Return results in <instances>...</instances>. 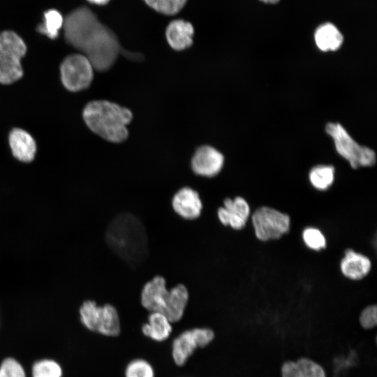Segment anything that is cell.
I'll use <instances>...</instances> for the list:
<instances>
[{
  "mask_svg": "<svg viewBox=\"0 0 377 377\" xmlns=\"http://www.w3.org/2000/svg\"><path fill=\"white\" fill-rule=\"evenodd\" d=\"M105 237L110 249L131 266L141 265L148 257L147 230L142 221L133 214L122 212L114 216Z\"/></svg>",
  "mask_w": 377,
  "mask_h": 377,
  "instance_id": "2",
  "label": "cell"
},
{
  "mask_svg": "<svg viewBox=\"0 0 377 377\" xmlns=\"http://www.w3.org/2000/svg\"><path fill=\"white\" fill-rule=\"evenodd\" d=\"M309 177L311 185L315 188L325 191L334 182V168L331 165H318L311 170Z\"/></svg>",
  "mask_w": 377,
  "mask_h": 377,
  "instance_id": "23",
  "label": "cell"
},
{
  "mask_svg": "<svg viewBox=\"0 0 377 377\" xmlns=\"http://www.w3.org/2000/svg\"><path fill=\"white\" fill-rule=\"evenodd\" d=\"M371 268V263L367 256L349 249L345 251L340 263L341 273L351 280L363 279L369 274Z\"/></svg>",
  "mask_w": 377,
  "mask_h": 377,
  "instance_id": "16",
  "label": "cell"
},
{
  "mask_svg": "<svg viewBox=\"0 0 377 377\" xmlns=\"http://www.w3.org/2000/svg\"><path fill=\"white\" fill-rule=\"evenodd\" d=\"M94 68L90 61L81 53L67 56L60 65L61 80L64 87L71 91L88 88L94 77Z\"/></svg>",
  "mask_w": 377,
  "mask_h": 377,
  "instance_id": "8",
  "label": "cell"
},
{
  "mask_svg": "<svg viewBox=\"0 0 377 377\" xmlns=\"http://www.w3.org/2000/svg\"><path fill=\"white\" fill-rule=\"evenodd\" d=\"M188 297V289L182 283L177 284L169 290L163 313L172 323L179 321L183 317Z\"/></svg>",
  "mask_w": 377,
  "mask_h": 377,
  "instance_id": "18",
  "label": "cell"
},
{
  "mask_svg": "<svg viewBox=\"0 0 377 377\" xmlns=\"http://www.w3.org/2000/svg\"><path fill=\"white\" fill-rule=\"evenodd\" d=\"M61 364L55 359L43 357L35 360L31 365L28 377H63Z\"/></svg>",
  "mask_w": 377,
  "mask_h": 377,
  "instance_id": "21",
  "label": "cell"
},
{
  "mask_svg": "<svg viewBox=\"0 0 377 377\" xmlns=\"http://www.w3.org/2000/svg\"><path fill=\"white\" fill-rule=\"evenodd\" d=\"M9 145L13 156L24 163L34 159L36 144L33 137L26 131L15 128L9 133Z\"/></svg>",
  "mask_w": 377,
  "mask_h": 377,
  "instance_id": "15",
  "label": "cell"
},
{
  "mask_svg": "<svg viewBox=\"0 0 377 377\" xmlns=\"http://www.w3.org/2000/svg\"><path fill=\"white\" fill-rule=\"evenodd\" d=\"M256 237L260 241L276 239L289 231L290 216L270 207L258 208L251 216Z\"/></svg>",
  "mask_w": 377,
  "mask_h": 377,
  "instance_id": "7",
  "label": "cell"
},
{
  "mask_svg": "<svg viewBox=\"0 0 377 377\" xmlns=\"http://www.w3.org/2000/svg\"><path fill=\"white\" fill-rule=\"evenodd\" d=\"M224 163L223 154L209 145L199 147L191 162L193 172L199 176L212 177L221 170Z\"/></svg>",
  "mask_w": 377,
  "mask_h": 377,
  "instance_id": "10",
  "label": "cell"
},
{
  "mask_svg": "<svg viewBox=\"0 0 377 377\" xmlns=\"http://www.w3.org/2000/svg\"><path fill=\"white\" fill-rule=\"evenodd\" d=\"M155 11L165 15H175L182 10L187 0H143Z\"/></svg>",
  "mask_w": 377,
  "mask_h": 377,
  "instance_id": "24",
  "label": "cell"
},
{
  "mask_svg": "<svg viewBox=\"0 0 377 377\" xmlns=\"http://www.w3.org/2000/svg\"><path fill=\"white\" fill-rule=\"evenodd\" d=\"M214 337V331L208 327H195L182 332L172 341L174 362L177 366H184L198 348L208 346Z\"/></svg>",
  "mask_w": 377,
  "mask_h": 377,
  "instance_id": "9",
  "label": "cell"
},
{
  "mask_svg": "<svg viewBox=\"0 0 377 377\" xmlns=\"http://www.w3.org/2000/svg\"><path fill=\"white\" fill-rule=\"evenodd\" d=\"M27 45L15 31L0 33V83L10 84L23 75L21 59L26 54Z\"/></svg>",
  "mask_w": 377,
  "mask_h": 377,
  "instance_id": "5",
  "label": "cell"
},
{
  "mask_svg": "<svg viewBox=\"0 0 377 377\" xmlns=\"http://www.w3.org/2000/svg\"><path fill=\"white\" fill-rule=\"evenodd\" d=\"M250 212L249 203L242 197L227 198L223 200V207L218 209L217 216L223 226L238 230L246 226Z\"/></svg>",
  "mask_w": 377,
  "mask_h": 377,
  "instance_id": "11",
  "label": "cell"
},
{
  "mask_svg": "<svg viewBox=\"0 0 377 377\" xmlns=\"http://www.w3.org/2000/svg\"><path fill=\"white\" fill-rule=\"evenodd\" d=\"M82 117L93 133L108 142L121 143L128 136L127 125L133 119V113L115 103L96 100L85 105Z\"/></svg>",
  "mask_w": 377,
  "mask_h": 377,
  "instance_id": "3",
  "label": "cell"
},
{
  "mask_svg": "<svg viewBox=\"0 0 377 377\" xmlns=\"http://www.w3.org/2000/svg\"><path fill=\"white\" fill-rule=\"evenodd\" d=\"M168 292L164 277L156 275L144 285L140 293L141 304L149 312L163 313Z\"/></svg>",
  "mask_w": 377,
  "mask_h": 377,
  "instance_id": "13",
  "label": "cell"
},
{
  "mask_svg": "<svg viewBox=\"0 0 377 377\" xmlns=\"http://www.w3.org/2000/svg\"><path fill=\"white\" fill-rule=\"evenodd\" d=\"M359 322L364 330H371L377 325V307L376 305H369L360 313Z\"/></svg>",
  "mask_w": 377,
  "mask_h": 377,
  "instance_id": "28",
  "label": "cell"
},
{
  "mask_svg": "<svg viewBox=\"0 0 377 377\" xmlns=\"http://www.w3.org/2000/svg\"><path fill=\"white\" fill-rule=\"evenodd\" d=\"M281 373L282 377H327L323 367L308 357L284 362Z\"/></svg>",
  "mask_w": 377,
  "mask_h": 377,
  "instance_id": "17",
  "label": "cell"
},
{
  "mask_svg": "<svg viewBox=\"0 0 377 377\" xmlns=\"http://www.w3.org/2000/svg\"><path fill=\"white\" fill-rule=\"evenodd\" d=\"M314 39L317 47L327 52L338 50L343 43V37L334 24L325 23L316 29Z\"/></svg>",
  "mask_w": 377,
  "mask_h": 377,
  "instance_id": "20",
  "label": "cell"
},
{
  "mask_svg": "<svg viewBox=\"0 0 377 377\" xmlns=\"http://www.w3.org/2000/svg\"><path fill=\"white\" fill-rule=\"evenodd\" d=\"M77 315L81 325L89 332L110 337L120 333L119 316L111 304L100 306L94 300H86L80 305Z\"/></svg>",
  "mask_w": 377,
  "mask_h": 377,
  "instance_id": "4",
  "label": "cell"
},
{
  "mask_svg": "<svg viewBox=\"0 0 377 377\" xmlns=\"http://www.w3.org/2000/svg\"><path fill=\"white\" fill-rule=\"evenodd\" d=\"M326 132L333 138L337 152L350 163L353 168L375 164V152L358 145L340 124L328 123Z\"/></svg>",
  "mask_w": 377,
  "mask_h": 377,
  "instance_id": "6",
  "label": "cell"
},
{
  "mask_svg": "<svg viewBox=\"0 0 377 377\" xmlns=\"http://www.w3.org/2000/svg\"><path fill=\"white\" fill-rule=\"evenodd\" d=\"M265 3H271V4H273V3H276L279 1V0H260Z\"/></svg>",
  "mask_w": 377,
  "mask_h": 377,
  "instance_id": "30",
  "label": "cell"
},
{
  "mask_svg": "<svg viewBox=\"0 0 377 377\" xmlns=\"http://www.w3.org/2000/svg\"><path fill=\"white\" fill-rule=\"evenodd\" d=\"M125 377H155L152 365L146 360L138 358L128 362L126 365Z\"/></svg>",
  "mask_w": 377,
  "mask_h": 377,
  "instance_id": "25",
  "label": "cell"
},
{
  "mask_svg": "<svg viewBox=\"0 0 377 377\" xmlns=\"http://www.w3.org/2000/svg\"><path fill=\"white\" fill-rule=\"evenodd\" d=\"M171 203L174 212L186 220L198 219L203 208L198 192L189 186L179 189L174 194Z\"/></svg>",
  "mask_w": 377,
  "mask_h": 377,
  "instance_id": "12",
  "label": "cell"
},
{
  "mask_svg": "<svg viewBox=\"0 0 377 377\" xmlns=\"http://www.w3.org/2000/svg\"><path fill=\"white\" fill-rule=\"evenodd\" d=\"M0 377H28V373L22 362L8 356L0 362Z\"/></svg>",
  "mask_w": 377,
  "mask_h": 377,
  "instance_id": "26",
  "label": "cell"
},
{
  "mask_svg": "<svg viewBox=\"0 0 377 377\" xmlns=\"http://www.w3.org/2000/svg\"><path fill=\"white\" fill-rule=\"evenodd\" d=\"M87 1L93 4L103 6L109 3L110 0H87Z\"/></svg>",
  "mask_w": 377,
  "mask_h": 377,
  "instance_id": "29",
  "label": "cell"
},
{
  "mask_svg": "<svg viewBox=\"0 0 377 377\" xmlns=\"http://www.w3.org/2000/svg\"><path fill=\"white\" fill-rule=\"evenodd\" d=\"M165 34L168 45L175 51L184 50L193 43V26L183 19L172 20L166 27Z\"/></svg>",
  "mask_w": 377,
  "mask_h": 377,
  "instance_id": "14",
  "label": "cell"
},
{
  "mask_svg": "<svg viewBox=\"0 0 377 377\" xmlns=\"http://www.w3.org/2000/svg\"><path fill=\"white\" fill-rule=\"evenodd\" d=\"M172 331V323L161 312H150L147 322L142 325L143 334L158 342L163 341L169 338Z\"/></svg>",
  "mask_w": 377,
  "mask_h": 377,
  "instance_id": "19",
  "label": "cell"
},
{
  "mask_svg": "<svg viewBox=\"0 0 377 377\" xmlns=\"http://www.w3.org/2000/svg\"><path fill=\"white\" fill-rule=\"evenodd\" d=\"M44 20L36 28L37 31L53 40L59 36V30L63 27L64 18L56 9H49L44 12Z\"/></svg>",
  "mask_w": 377,
  "mask_h": 377,
  "instance_id": "22",
  "label": "cell"
},
{
  "mask_svg": "<svg viewBox=\"0 0 377 377\" xmlns=\"http://www.w3.org/2000/svg\"><path fill=\"white\" fill-rule=\"evenodd\" d=\"M63 28L66 42L87 57L94 70L108 71L119 54L128 59L131 57L132 52L123 49L115 33L87 6L68 14Z\"/></svg>",
  "mask_w": 377,
  "mask_h": 377,
  "instance_id": "1",
  "label": "cell"
},
{
  "mask_svg": "<svg viewBox=\"0 0 377 377\" xmlns=\"http://www.w3.org/2000/svg\"><path fill=\"white\" fill-rule=\"evenodd\" d=\"M302 239L308 248L314 251H320L326 246L325 237L316 228H306L302 232Z\"/></svg>",
  "mask_w": 377,
  "mask_h": 377,
  "instance_id": "27",
  "label": "cell"
}]
</instances>
